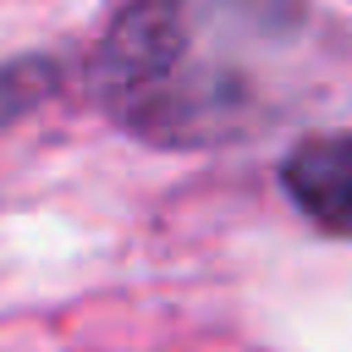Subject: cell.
<instances>
[{"instance_id":"obj_1","label":"cell","mask_w":352,"mask_h":352,"mask_svg":"<svg viewBox=\"0 0 352 352\" xmlns=\"http://www.w3.org/2000/svg\"><path fill=\"white\" fill-rule=\"evenodd\" d=\"M280 182L314 226L352 236V132L297 143L280 165Z\"/></svg>"}]
</instances>
